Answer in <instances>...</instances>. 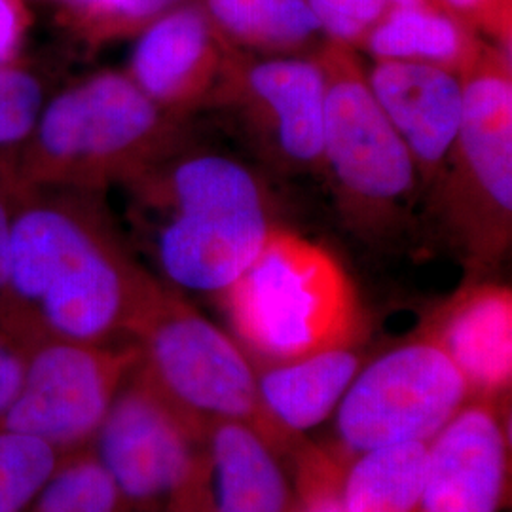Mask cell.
<instances>
[{
  "label": "cell",
  "mask_w": 512,
  "mask_h": 512,
  "mask_svg": "<svg viewBox=\"0 0 512 512\" xmlns=\"http://www.w3.org/2000/svg\"><path fill=\"white\" fill-rule=\"evenodd\" d=\"M27 29V12L21 0H0V65L12 63Z\"/></svg>",
  "instance_id": "29"
},
{
  "label": "cell",
  "mask_w": 512,
  "mask_h": 512,
  "mask_svg": "<svg viewBox=\"0 0 512 512\" xmlns=\"http://www.w3.org/2000/svg\"><path fill=\"white\" fill-rule=\"evenodd\" d=\"M389 0H306L329 42L359 48Z\"/></svg>",
  "instance_id": "26"
},
{
  "label": "cell",
  "mask_w": 512,
  "mask_h": 512,
  "mask_svg": "<svg viewBox=\"0 0 512 512\" xmlns=\"http://www.w3.org/2000/svg\"><path fill=\"white\" fill-rule=\"evenodd\" d=\"M484 42L440 0H389L359 48L372 61L423 63L461 74Z\"/></svg>",
  "instance_id": "18"
},
{
  "label": "cell",
  "mask_w": 512,
  "mask_h": 512,
  "mask_svg": "<svg viewBox=\"0 0 512 512\" xmlns=\"http://www.w3.org/2000/svg\"><path fill=\"white\" fill-rule=\"evenodd\" d=\"M469 401L450 357L420 334L357 372L338 404L336 433L353 456L403 442L431 444Z\"/></svg>",
  "instance_id": "9"
},
{
  "label": "cell",
  "mask_w": 512,
  "mask_h": 512,
  "mask_svg": "<svg viewBox=\"0 0 512 512\" xmlns=\"http://www.w3.org/2000/svg\"><path fill=\"white\" fill-rule=\"evenodd\" d=\"M224 42L256 55H313L327 38L306 0H200Z\"/></svg>",
  "instance_id": "19"
},
{
  "label": "cell",
  "mask_w": 512,
  "mask_h": 512,
  "mask_svg": "<svg viewBox=\"0 0 512 512\" xmlns=\"http://www.w3.org/2000/svg\"><path fill=\"white\" fill-rule=\"evenodd\" d=\"M63 454L42 440L0 427V512H27Z\"/></svg>",
  "instance_id": "22"
},
{
  "label": "cell",
  "mask_w": 512,
  "mask_h": 512,
  "mask_svg": "<svg viewBox=\"0 0 512 512\" xmlns=\"http://www.w3.org/2000/svg\"><path fill=\"white\" fill-rule=\"evenodd\" d=\"M27 512H129L90 448L63 454Z\"/></svg>",
  "instance_id": "21"
},
{
  "label": "cell",
  "mask_w": 512,
  "mask_h": 512,
  "mask_svg": "<svg viewBox=\"0 0 512 512\" xmlns=\"http://www.w3.org/2000/svg\"><path fill=\"white\" fill-rule=\"evenodd\" d=\"M456 16L511 50V0H440Z\"/></svg>",
  "instance_id": "27"
},
{
  "label": "cell",
  "mask_w": 512,
  "mask_h": 512,
  "mask_svg": "<svg viewBox=\"0 0 512 512\" xmlns=\"http://www.w3.org/2000/svg\"><path fill=\"white\" fill-rule=\"evenodd\" d=\"M294 458V503L291 512H346L342 478L346 467L325 450L302 444Z\"/></svg>",
  "instance_id": "24"
},
{
  "label": "cell",
  "mask_w": 512,
  "mask_h": 512,
  "mask_svg": "<svg viewBox=\"0 0 512 512\" xmlns=\"http://www.w3.org/2000/svg\"><path fill=\"white\" fill-rule=\"evenodd\" d=\"M181 147V120L126 73H99L57 95L31 135L29 173L74 190L128 184Z\"/></svg>",
  "instance_id": "5"
},
{
  "label": "cell",
  "mask_w": 512,
  "mask_h": 512,
  "mask_svg": "<svg viewBox=\"0 0 512 512\" xmlns=\"http://www.w3.org/2000/svg\"><path fill=\"white\" fill-rule=\"evenodd\" d=\"M359 346L325 349L300 359L256 366L260 403L291 437L327 420L361 370Z\"/></svg>",
  "instance_id": "17"
},
{
  "label": "cell",
  "mask_w": 512,
  "mask_h": 512,
  "mask_svg": "<svg viewBox=\"0 0 512 512\" xmlns=\"http://www.w3.org/2000/svg\"><path fill=\"white\" fill-rule=\"evenodd\" d=\"M31 344L25 336L0 323V420L18 395Z\"/></svg>",
  "instance_id": "28"
},
{
  "label": "cell",
  "mask_w": 512,
  "mask_h": 512,
  "mask_svg": "<svg viewBox=\"0 0 512 512\" xmlns=\"http://www.w3.org/2000/svg\"><path fill=\"white\" fill-rule=\"evenodd\" d=\"M327 76L317 54L256 55L230 48L205 109L228 112L268 164L321 171Z\"/></svg>",
  "instance_id": "10"
},
{
  "label": "cell",
  "mask_w": 512,
  "mask_h": 512,
  "mask_svg": "<svg viewBox=\"0 0 512 512\" xmlns=\"http://www.w3.org/2000/svg\"><path fill=\"white\" fill-rule=\"evenodd\" d=\"M230 48L200 0H190L139 33L126 74L154 105L183 120L207 107Z\"/></svg>",
  "instance_id": "12"
},
{
  "label": "cell",
  "mask_w": 512,
  "mask_h": 512,
  "mask_svg": "<svg viewBox=\"0 0 512 512\" xmlns=\"http://www.w3.org/2000/svg\"><path fill=\"white\" fill-rule=\"evenodd\" d=\"M219 298L255 366L359 346L365 338V313L340 260L281 226Z\"/></svg>",
  "instance_id": "3"
},
{
  "label": "cell",
  "mask_w": 512,
  "mask_h": 512,
  "mask_svg": "<svg viewBox=\"0 0 512 512\" xmlns=\"http://www.w3.org/2000/svg\"><path fill=\"white\" fill-rule=\"evenodd\" d=\"M190 0H71L74 25L93 40L141 33L154 19Z\"/></svg>",
  "instance_id": "23"
},
{
  "label": "cell",
  "mask_w": 512,
  "mask_h": 512,
  "mask_svg": "<svg viewBox=\"0 0 512 512\" xmlns=\"http://www.w3.org/2000/svg\"><path fill=\"white\" fill-rule=\"evenodd\" d=\"M420 334L458 368L471 401L503 403L512 384L511 287L475 281L435 311Z\"/></svg>",
  "instance_id": "15"
},
{
  "label": "cell",
  "mask_w": 512,
  "mask_h": 512,
  "mask_svg": "<svg viewBox=\"0 0 512 512\" xmlns=\"http://www.w3.org/2000/svg\"><path fill=\"white\" fill-rule=\"evenodd\" d=\"M509 437L495 403L469 401L429 444L420 512H499Z\"/></svg>",
  "instance_id": "13"
},
{
  "label": "cell",
  "mask_w": 512,
  "mask_h": 512,
  "mask_svg": "<svg viewBox=\"0 0 512 512\" xmlns=\"http://www.w3.org/2000/svg\"><path fill=\"white\" fill-rule=\"evenodd\" d=\"M14 211L10 202L0 194V310L6 296V279H8V258H10V236Z\"/></svg>",
  "instance_id": "30"
},
{
  "label": "cell",
  "mask_w": 512,
  "mask_h": 512,
  "mask_svg": "<svg viewBox=\"0 0 512 512\" xmlns=\"http://www.w3.org/2000/svg\"><path fill=\"white\" fill-rule=\"evenodd\" d=\"M137 366L171 403L205 425H253L283 454L304 444L275 425L260 403L256 366L234 338L213 325L183 294L160 285L129 342Z\"/></svg>",
  "instance_id": "7"
},
{
  "label": "cell",
  "mask_w": 512,
  "mask_h": 512,
  "mask_svg": "<svg viewBox=\"0 0 512 512\" xmlns=\"http://www.w3.org/2000/svg\"><path fill=\"white\" fill-rule=\"evenodd\" d=\"M368 86L401 137L427 192L439 179L463 116L461 74L423 63L372 61Z\"/></svg>",
  "instance_id": "14"
},
{
  "label": "cell",
  "mask_w": 512,
  "mask_h": 512,
  "mask_svg": "<svg viewBox=\"0 0 512 512\" xmlns=\"http://www.w3.org/2000/svg\"><path fill=\"white\" fill-rule=\"evenodd\" d=\"M317 57L327 76L321 171L349 226L385 236L421 192L416 165L376 103L355 48L327 40Z\"/></svg>",
  "instance_id": "6"
},
{
  "label": "cell",
  "mask_w": 512,
  "mask_h": 512,
  "mask_svg": "<svg viewBox=\"0 0 512 512\" xmlns=\"http://www.w3.org/2000/svg\"><path fill=\"white\" fill-rule=\"evenodd\" d=\"M135 363L133 346L37 340L0 427L42 440L59 454L84 450Z\"/></svg>",
  "instance_id": "11"
},
{
  "label": "cell",
  "mask_w": 512,
  "mask_h": 512,
  "mask_svg": "<svg viewBox=\"0 0 512 512\" xmlns=\"http://www.w3.org/2000/svg\"><path fill=\"white\" fill-rule=\"evenodd\" d=\"M128 186L152 256L177 291L220 296L277 226L255 171L220 152L175 148Z\"/></svg>",
  "instance_id": "2"
},
{
  "label": "cell",
  "mask_w": 512,
  "mask_h": 512,
  "mask_svg": "<svg viewBox=\"0 0 512 512\" xmlns=\"http://www.w3.org/2000/svg\"><path fill=\"white\" fill-rule=\"evenodd\" d=\"M461 80L458 137L427 194L444 239L473 274H484L511 249V50L484 42Z\"/></svg>",
  "instance_id": "4"
},
{
  "label": "cell",
  "mask_w": 512,
  "mask_h": 512,
  "mask_svg": "<svg viewBox=\"0 0 512 512\" xmlns=\"http://www.w3.org/2000/svg\"><path fill=\"white\" fill-rule=\"evenodd\" d=\"M169 512H215L211 505V495H209V486L205 484L194 494L188 495L179 505H175Z\"/></svg>",
  "instance_id": "31"
},
{
  "label": "cell",
  "mask_w": 512,
  "mask_h": 512,
  "mask_svg": "<svg viewBox=\"0 0 512 512\" xmlns=\"http://www.w3.org/2000/svg\"><path fill=\"white\" fill-rule=\"evenodd\" d=\"M44 110L37 78L12 63L0 65V150L31 139Z\"/></svg>",
  "instance_id": "25"
},
{
  "label": "cell",
  "mask_w": 512,
  "mask_h": 512,
  "mask_svg": "<svg viewBox=\"0 0 512 512\" xmlns=\"http://www.w3.org/2000/svg\"><path fill=\"white\" fill-rule=\"evenodd\" d=\"M277 450L253 425L207 427V486L215 512H291L294 484Z\"/></svg>",
  "instance_id": "16"
},
{
  "label": "cell",
  "mask_w": 512,
  "mask_h": 512,
  "mask_svg": "<svg viewBox=\"0 0 512 512\" xmlns=\"http://www.w3.org/2000/svg\"><path fill=\"white\" fill-rule=\"evenodd\" d=\"M90 200L16 207L0 323L29 342L129 346L158 293Z\"/></svg>",
  "instance_id": "1"
},
{
  "label": "cell",
  "mask_w": 512,
  "mask_h": 512,
  "mask_svg": "<svg viewBox=\"0 0 512 512\" xmlns=\"http://www.w3.org/2000/svg\"><path fill=\"white\" fill-rule=\"evenodd\" d=\"M429 444L374 448L349 461L342 478L346 512H420Z\"/></svg>",
  "instance_id": "20"
},
{
  "label": "cell",
  "mask_w": 512,
  "mask_h": 512,
  "mask_svg": "<svg viewBox=\"0 0 512 512\" xmlns=\"http://www.w3.org/2000/svg\"><path fill=\"white\" fill-rule=\"evenodd\" d=\"M207 427L135 363L88 448L129 512H169L207 484Z\"/></svg>",
  "instance_id": "8"
}]
</instances>
